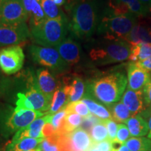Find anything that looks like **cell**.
Listing matches in <instances>:
<instances>
[{"instance_id":"obj_49","label":"cell","mask_w":151,"mask_h":151,"mask_svg":"<svg viewBox=\"0 0 151 151\" xmlns=\"http://www.w3.org/2000/svg\"><path fill=\"white\" fill-rule=\"evenodd\" d=\"M150 21H148V27H149V29H150V35H151V19H150Z\"/></svg>"},{"instance_id":"obj_53","label":"cell","mask_w":151,"mask_h":151,"mask_svg":"<svg viewBox=\"0 0 151 151\" xmlns=\"http://www.w3.org/2000/svg\"><path fill=\"white\" fill-rule=\"evenodd\" d=\"M0 151H4V148H2L1 146H0Z\"/></svg>"},{"instance_id":"obj_5","label":"cell","mask_w":151,"mask_h":151,"mask_svg":"<svg viewBox=\"0 0 151 151\" xmlns=\"http://www.w3.org/2000/svg\"><path fill=\"white\" fill-rule=\"evenodd\" d=\"M46 114L47 113L18 109L5 104L0 111V134L4 139H8L20 129L27 127L36 119Z\"/></svg>"},{"instance_id":"obj_24","label":"cell","mask_w":151,"mask_h":151,"mask_svg":"<svg viewBox=\"0 0 151 151\" xmlns=\"http://www.w3.org/2000/svg\"><path fill=\"white\" fill-rule=\"evenodd\" d=\"M43 139L44 138H24L16 141L11 140L6 143L4 148V151H29L37 148Z\"/></svg>"},{"instance_id":"obj_25","label":"cell","mask_w":151,"mask_h":151,"mask_svg":"<svg viewBox=\"0 0 151 151\" xmlns=\"http://www.w3.org/2000/svg\"><path fill=\"white\" fill-rule=\"evenodd\" d=\"M81 100L86 104L88 108L89 109L90 113L99 118L100 120L104 121L109 119H112L111 113L108 108L100 104L99 101L90 97H83Z\"/></svg>"},{"instance_id":"obj_46","label":"cell","mask_w":151,"mask_h":151,"mask_svg":"<svg viewBox=\"0 0 151 151\" xmlns=\"http://www.w3.org/2000/svg\"><path fill=\"white\" fill-rule=\"evenodd\" d=\"M147 16H148L149 18L151 19V4L148 7V15H147Z\"/></svg>"},{"instance_id":"obj_17","label":"cell","mask_w":151,"mask_h":151,"mask_svg":"<svg viewBox=\"0 0 151 151\" xmlns=\"http://www.w3.org/2000/svg\"><path fill=\"white\" fill-rule=\"evenodd\" d=\"M36 75L39 90L46 95L52 98L60 83H58L52 73L44 68L37 69Z\"/></svg>"},{"instance_id":"obj_42","label":"cell","mask_w":151,"mask_h":151,"mask_svg":"<svg viewBox=\"0 0 151 151\" xmlns=\"http://www.w3.org/2000/svg\"><path fill=\"white\" fill-rule=\"evenodd\" d=\"M51 1H53V2L56 5H58V6L62 5H65L66 1H67L66 0H51Z\"/></svg>"},{"instance_id":"obj_29","label":"cell","mask_w":151,"mask_h":151,"mask_svg":"<svg viewBox=\"0 0 151 151\" xmlns=\"http://www.w3.org/2000/svg\"><path fill=\"white\" fill-rule=\"evenodd\" d=\"M124 144L130 151H151V139L148 137H131Z\"/></svg>"},{"instance_id":"obj_44","label":"cell","mask_w":151,"mask_h":151,"mask_svg":"<svg viewBox=\"0 0 151 151\" xmlns=\"http://www.w3.org/2000/svg\"><path fill=\"white\" fill-rule=\"evenodd\" d=\"M148 127H149V132L148 134V138H149L151 136V114L150 115V118H149V119H148Z\"/></svg>"},{"instance_id":"obj_32","label":"cell","mask_w":151,"mask_h":151,"mask_svg":"<svg viewBox=\"0 0 151 151\" xmlns=\"http://www.w3.org/2000/svg\"><path fill=\"white\" fill-rule=\"evenodd\" d=\"M40 4L46 18L55 19L65 15L62 9L51 0H41Z\"/></svg>"},{"instance_id":"obj_23","label":"cell","mask_w":151,"mask_h":151,"mask_svg":"<svg viewBox=\"0 0 151 151\" xmlns=\"http://www.w3.org/2000/svg\"><path fill=\"white\" fill-rule=\"evenodd\" d=\"M63 82L67 83L69 86V102L80 101L83 98L86 83L81 77L74 76L68 78H65Z\"/></svg>"},{"instance_id":"obj_38","label":"cell","mask_w":151,"mask_h":151,"mask_svg":"<svg viewBox=\"0 0 151 151\" xmlns=\"http://www.w3.org/2000/svg\"><path fill=\"white\" fill-rule=\"evenodd\" d=\"M143 93L147 104L151 107V81H149L143 88Z\"/></svg>"},{"instance_id":"obj_30","label":"cell","mask_w":151,"mask_h":151,"mask_svg":"<svg viewBox=\"0 0 151 151\" xmlns=\"http://www.w3.org/2000/svg\"><path fill=\"white\" fill-rule=\"evenodd\" d=\"M117 3L126 5L132 14L138 18H143L148 15V7L143 4L139 0H115Z\"/></svg>"},{"instance_id":"obj_35","label":"cell","mask_w":151,"mask_h":151,"mask_svg":"<svg viewBox=\"0 0 151 151\" xmlns=\"http://www.w3.org/2000/svg\"><path fill=\"white\" fill-rule=\"evenodd\" d=\"M131 134L129 129L125 124H118V129L116 140L113 143L117 144H124L129 138H131Z\"/></svg>"},{"instance_id":"obj_21","label":"cell","mask_w":151,"mask_h":151,"mask_svg":"<svg viewBox=\"0 0 151 151\" xmlns=\"http://www.w3.org/2000/svg\"><path fill=\"white\" fill-rule=\"evenodd\" d=\"M69 103V86L65 82L60 83L52 97L48 114H54Z\"/></svg>"},{"instance_id":"obj_50","label":"cell","mask_w":151,"mask_h":151,"mask_svg":"<svg viewBox=\"0 0 151 151\" xmlns=\"http://www.w3.org/2000/svg\"><path fill=\"white\" fill-rule=\"evenodd\" d=\"M4 104H5L1 103V101H0V111H1V109H3V107H4Z\"/></svg>"},{"instance_id":"obj_19","label":"cell","mask_w":151,"mask_h":151,"mask_svg":"<svg viewBox=\"0 0 151 151\" xmlns=\"http://www.w3.org/2000/svg\"><path fill=\"white\" fill-rule=\"evenodd\" d=\"M125 40L132 46L140 43H151V35L148 23L143 20L138 21L125 38Z\"/></svg>"},{"instance_id":"obj_31","label":"cell","mask_w":151,"mask_h":151,"mask_svg":"<svg viewBox=\"0 0 151 151\" xmlns=\"http://www.w3.org/2000/svg\"><path fill=\"white\" fill-rule=\"evenodd\" d=\"M92 143H97L101 141L109 140L108 130L106 127L104 120L94 124L90 132Z\"/></svg>"},{"instance_id":"obj_27","label":"cell","mask_w":151,"mask_h":151,"mask_svg":"<svg viewBox=\"0 0 151 151\" xmlns=\"http://www.w3.org/2000/svg\"><path fill=\"white\" fill-rule=\"evenodd\" d=\"M83 117L74 113H68L64 119L63 123L58 135H61L62 134L69 133L74 131L75 129L80 127L83 121Z\"/></svg>"},{"instance_id":"obj_45","label":"cell","mask_w":151,"mask_h":151,"mask_svg":"<svg viewBox=\"0 0 151 151\" xmlns=\"http://www.w3.org/2000/svg\"><path fill=\"white\" fill-rule=\"evenodd\" d=\"M87 151H100V150H99V149H97V148H96L95 146L92 145V146L90 147V148L88 149V150Z\"/></svg>"},{"instance_id":"obj_13","label":"cell","mask_w":151,"mask_h":151,"mask_svg":"<svg viewBox=\"0 0 151 151\" xmlns=\"http://www.w3.org/2000/svg\"><path fill=\"white\" fill-rule=\"evenodd\" d=\"M59 52L62 58L69 67L82 65L85 60L81 44L76 39L69 37L55 47Z\"/></svg>"},{"instance_id":"obj_55","label":"cell","mask_w":151,"mask_h":151,"mask_svg":"<svg viewBox=\"0 0 151 151\" xmlns=\"http://www.w3.org/2000/svg\"><path fill=\"white\" fill-rule=\"evenodd\" d=\"M150 78H151V73H150Z\"/></svg>"},{"instance_id":"obj_9","label":"cell","mask_w":151,"mask_h":151,"mask_svg":"<svg viewBox=\"0 0 151 151\" xmlns=\"http://www.w3.org/2000/svg\"><path fill=\"white\" fill-rule=\"evenodd\" d=\"M58 142L59 151H87L93 143L90 134L80 127L58 135Z\"/></svg>"},{"instance_id":"obj_2","label":"cell","mask_w":151,"mask_h":151,"mask_svg":"<svg viewBox=\"0 0 151 151\" xmlns=\"http://www.w3.org/2000/svg\"><path fill=\"white\" fill-rule=\"evenodd\" d=\"M127 84V78L121 71H115L86 82L83 97L92 98L106 106L121 99Z\"/></svg>"},{"instance_id":"obj_37","label":"cell","mask_w":151,"mask_h":151,"mask_svg":"<svg viewBox=\"0 0 151 151\" xmlns=\"http://www.w3.org/2000/svg\"><path fill=\"white\" fill-rule=\"evenodd\" d=\"M97 149L100 151H113V143L109 140H106L101 142L92 143Z\"/></svg>"},{"instance_id":"obj_16","label":"cell","mask_w":151,"mask_h":151,"mask_svg":"<svg viewBox=\"0 0 151 151\" xmlns=\"http://www.w3.org/2000/svg\"><path fill=\"white\" fill-rule=\"evenodd\" d=\"M20 92L21 87L17 77L11 78L0 69V99H6L10 102L15 100L16 102L17 94Z\"/></svg>"},{"instance_id":"obj_39","label":"cell","mask_w":151,"mask_h":151,"mask_svg":"<svg viewBox=\"0 0 151 151\" xmlns=\"http://www.w3.org/2000/svg\"><path fill=\"white\" fill-rule=\"evenodd\" d=\"M136 63L137 64L139 67L143 68V69L147 71H151V57L148 58V59L143 60V61L137 62Z\"/></svg>"},{"instance_id":"obj_20","label":"cell","mask_w":151,"mask_h":151,"mask_svg":"<svg viewBox=\"0 0 151 151\" xmlns=\"http://www.w3.org/2000/svg\"><path fill=\"white\" fill-rule=\"evenodd\" d=\"M29 19L30 28L41 24L47 18L39 0H22Z\"/></svg>"},{"instance_id":"obj_8","label":"cell","mask_w":151,"mask_h":151,"mask_svg":"<svg viewBox=\"0 0 151 151\" xmlns=\"http://www.w3.org/2000/svg\"><path fill=\"white\" fill-rule=\"evenodd\" d=\"M52 99V98L43 94L37 87H33L24 92H18L15 104L18 109L48 113L51 106Z\"/></svg>"},{"instance_id":"obj_28","label":"cell","mask_w":151,"mask_h":151,"mask_svg":"<svg viewBox=\"0 0 151 151\" xmlns=\"http://www.w3.org/2000/svg\"><path fill=\"white\" fill-rule=\"evenodd\" d=\"M151 57V43H140L132 46L129 60L132 62L143 61Z\"/></svg>"},{"instance_id":"obj_52","label":"cell","mask_w":151,"mask_h":151,"mask_svg":"<svg viewBox=\"0 0 151 151\" xmlns=\"http://www.w3.org/2000/svg\"><path fill=\"white\" fill-rule=\"evenodd\" d=\"M3 23H2V21H1V16H0V26L2 25Z\"/></svg>"},{"instance_id":"obj_18","label":"cell","mask_w":151,"mask_h":151,"mask_svg":"<svg viewBox=\"0 0 151 151\" xmlns=\"http://www.w3.org/2000/svg\"><path fill=\"white\" fill-rule=\"evenodd\" d=\"M46 123L45 116L41 118L36 119L29 124L27 127L22 128L16 132L13 136L11 141H16L24 139V138H34V139H41L44 138L43 135V128Z\"/></svg>"},{"instance_id":"obj_10","label":"cell","mask_w":151,"mask_h":151,"mask_svg":"<svg viewBox=\"0 0 151 151\" xmlns=\"http://www.w3.org/2000/svg\"><path fill=\"white\" fill-rule=\"evenodd\" d=\"M24 54L18 45L0 49V69L6 75L18 73L24 65Z\"/></svg>"},{"instance_id":"obj_4","label":"cell","mask_w":151,"mask_h":151,"mask_svg":"<svg viewBox=\"0 0 151 151\" xmlns=\"http://www.w3.org/2000/svg\"><path fill=\"white\" fill-rule=\"evenodd\" d=\"M29 31L30 37L37 46L55 47L70 32L69 20L65 15L55 19L47 18L41 24L30 28Z\"/></svg>"},{"instance_id":"obj_33","label":"cell","mask_w":151,"mask_h":151,"mask_svg":"<svg viewBox=\"0 0 151 151\" xmlns=\"http://www.w3.org/2000/svg\"><path fill=\"white\" fill-rule=\"evenodd\" d=\"M65 109L67 113H74L78 114L83 118H86L89 116L91 113L88 108L86 104L82 100L77 101L69 102L67 105L65 106Z\"/></svg>"},{"instance_id":"obj_6","label":"cell","mask_w":151,"mask_h":151,"mask_svg":"<svg viewBox=\"0 0 151 151\" xmlns=\"http://www.w3.org/2000/svg\"><path fill=\"white\" fill-rule=\"evenodd\" d=\"M138 22L132 14L113 15L106 9L101 16L97 32L103 39H124Z\"/></svg>"},{"instance_id":"obj_12","label":"cell","mask_w":151,"mask_h":151,"mask_svg":"<svg viewBox=\"0 0 151 151\" xmlns=\"http://www.w3.org/2000/svg\"><path fill=\"white\" fill-rule=\"evenodd\" d=\"M1 21L6 25H15L26 22L29 16L22 0H5L0 10Z\"/></svg>"},{"instance_id":"obj_7","label":"cell","mask_w":151,"mask_h":151,"mask_svg":"<svg viewBox=\"0 0 151 151\" xmlns=\"http://www.w3.org/2000/svg\"><path fill=\"white\" fill-rule=\"evenodd\" d=\"M28 52L34 62L53 72L65 73L70 69L55 48L32 45L29 46Z\"/></svg>"},{"instance_id":"obj_3","label":"cell","mask_w":151,"mask_h":151,"mask_svg":"<svg viewBox=\"0 0 151 151\" xmlns=\"http://www.w3.org/2000/svg\"><path fill=\"white\" fill-rule=\"evenodd\" d=\"M132 46L124 39L92 41L89 43L88 56L94 65L103 66L129 59Z\"/></svg>"},{"instance_id":"obj_15","label":"cell","mask_w":151,"mask_h":151,"mask_svg":"<svg viewBox=\"0 0 151 151\" xmlns=\"http://www.w3.org/2000/svg\"><path fill=\"white\" fill-rule=\"evenodd\" d=\"M150 81H151V78L148 71L139 67L134 62L128 64V88L132 90H143V88Z\"/></svg>"},{"instance_id":"obj_26","label":"cell","mask_w":151,"mask_h":151,"mask_svg":"<svg viewBox=\"0 0 151 151\" xmlns=\"http://www.w3.org/2000/svg\"><path fill=\"white\" fill-rule=\"evenodd\" d=\"M106 106L110 111L113 120L120 124L125 123L128 119L133 116L127 107L122 101L112 104Z\"/></svg>"},{"instance_id":"obj_43","label":"cell","mask_w":151,"mask_h":151,"mask_svg":"<svg viewBox=\"0 0 151 151\" xmlns=\"http://www.w3.org/2000/svg\"><path fill=\"white\" fill-rule=\"evenodd\" d=\"M139 1L147 7H148L151 4V0H139Z\"/></svg>"},{"instance_id":"obj_22","label":"cell","mask_w":151,"mask_h":151,"mask_svg":"<svg viewBox=\"0 0 151 151\" xmlns=\"http://www.w3.org/2000/svg\"><path fill=\"white\" fill-rule=\"evenodd\" d=\"M129 129L132 137H141L148 135V122L141 114L135 115L128 119L124 123Z\"/></svg>"},{"instance_id":"obj_1","label":"cell","mask_w":151,"mask_h":151,"mask_svg":"<svg viewBox=\"0 0 151 151\" xmlns=\"http://www.w3.org/2000/svg\"><path fill=\"white\" fill-rule=\"evenodd\" d=\"M65 9L71 16L69 29L71 37L78 40H88L91 38L97 32L101 18L97 1H79Z\"/></svg>"},{"instance_id":"obj_54","label":"cell","mask_w":151,"mask_h":151,"mask_svg":"<svg viewBox=\"0 0 151 151\" xmlns=\"http://www.w3.org/2000/svg\"><path fill=\"white\" fill-rule=\"evenodd\" d=\"M149 139H151V136H150V137H149Z\"/></svg>"},{"instance_id":"obj_40","label":"cell","mask_w":151,"mask_h":151,"mask_svg":"<svg viewBox=\"0 0 151 151\" xmlns=\"http://www.w3.org/2000/svg\"><path fill=\"white\" fill-rule=\"evenodd\" d=\"M113 151H130L125 144H117L113 143Z\"/></svg>"},{"instance_id":"obj_14","label":"cell","mask_w":151,"mask_h":151,"mask_svg":"<svg viewBox=\"0 0 151 151\" xmlns=\"http://www.w3.org/2000/svg\"><path fill=\"white\" fill-rule=\"evenodd\" d=\"M121 101L127 107L132 116L141 115L146 112L148 107L143 96V90H132L127 88L122 95Z\"/></svg>"},{"instance_id":"obj_36","label":"cell","mask_w":151,"mask_h":151,"mask_svg":"<svg viewBox=\"0 0 151 151\" xmlns=\"http://www.w3.org/2000/svg\"><path fill=\"white\" fill-rule=\"evenodd\" d=\"M104 122L106 127L107 130H108L109 140L113 143L116 140L117 132H118V124L113 119L104 120Z\"/></svg>"},{"instance_id":"obj_34","label":"cell","mask_w":151,"mask_h":151,"mask_svg":"<svg viewBox=\"0 0 151 151\" xmlns=\"http://www.w3.org/2000/svg\"><path fill=\"white\" fill-rule=\"evenodd\" d=\"M41 151H59L58 135L44 138L39 145Z\"/></svg>"},{"instance_id":"obj_51","label":"cell","mask_w":151,"mask_h":151,"mask_svg":"<svg viewBox=\"0 0 151 151\" xmlns=\"http://www.w3.org/2000/svg\"><path fill=\"white\" fill-rule=\"evenodd\" d=\"M4 139V138H3V137H1V134H0V143L3 142Z\"/></svg>"},{"instance_id":"obj_47","label":"cell","mask_w":151,"mask_h":151,"mask_svg":"<svg viewBox=\"0 0 151 151\" xmlns=\"http://www.w3.org/2000/svg\"><path fill=\"white\" fill-rule=\"evenodd\" d=\"M29 151H41L40 147H39V146L37 147V148H36L35 149H33V150H29Z\"/></svg>"},{"instance_id":"obj_41","label":"cell","mask_w":151,"mask_h":151,"mask_svg":"<svg viewBox=\"0 0 151 151\" xmlns=\"http://www.w3.org/2000/svg\"><path fill=\"white\" fill-rule=\"evenodd\" d=\"M66 4H65V8L66 7H69L72 6L74 4L79 2V1H88V0H66Z\"/></svg>"},{"instance_id":"obj_48","label":"cell","mask_w":151,"mask_h":151,"mask_svg":"<svg viewBox=\"0 0 151 151\" xmlns=\"http://www.w3.org/2000/svg\"><path fill=\"white\" fill-rule=\"evenodd\" d=\"M5 0H0V10H1V7H2V6L4 4V3Z\"/></svg>"},{"instance_id":"obj_11","label":"cell","mask_w":151,"mask_h":151,"mask_svg":"<svg viewBox=\"0 0 151 151\" xmlns=\"http://www.w3.org/2000/svg\"><path fill=\"white\" fill-rule=\"evenodd\" d=\"M30 37V31L26 22L15 25L0 26V48L14 46L25 41Z\"/></svg>"}]
</instances>
